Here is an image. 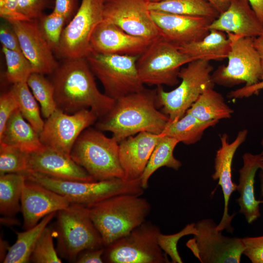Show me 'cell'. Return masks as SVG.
I'll return each instance as SVG.
<instances>
[{
    "mask_svg": "<svg viewBox=\"0 0 263 263\" xmlns=\"http://www.w3.org/2000/svg\"><path fill=\"white\" fill-rule=\"evenodd\" d=\"M250 5L263 24V0H248Z\"/></svg>",
    "mask_w": 263,
    "mask_h": 263,
    "instance_id": "obj_48",
    "label": "cell"
},
{
    "mask_svg": "<svg viewBox=\"0 0 263 263\" xmlns=\"http://www.w3.org/2000/svg\"><path fill=\"white\" fill-rule=\"evenodd\" d=\"M53 238L52 229L47 226L37 241L30 261L35 263H62L55 248Z\"/></svg>",
    "mask_w": 263,
    "mask_h": 263,
    "instance_id": "obj_38",
    "label": "cell"
},
{
    "mask_svg": "<svg viewBox=\"0 0 263 263\" xmlns=\"http://www.w3.org/2000/svg\"><path fill=\"white\" fill-rule=\"evenodd\" d=\"M104 0H82L75 15L64 27L57 53L65 59L85 58L96 27L103 20Z\"/></svg>",
    "mask_w": 263,
    "mask_h": 263,
    "instance_id": "obj_13",
    "label": "cell"
},
{
    "mask_svg": "<svg viewBox=\"0 0 263 263\" xmlns=\"http://www.w3.org/2000/svg\"><path fill=\"white\" fill-rule=\"evenodd\" d=\"M230 41L225 33L210 30L203 38L179 46L184 54L195 60L220 61L227 57Z\"/></svg>",
    "mask_w": 263,
    "mask_h": 263,
    "instance_id": "obj_26",
    "label": "cell"
},
{
    "mask_svg": "<svg viewBox=\"0 0 263 263\" xmlns=\"http://www.w3.org/2000/svg\"><path fill=\"white\" fill-rule=\"evenodd\" d=\"M138 57L90 52L85 58L93 74L103 85L105 94L116 100L145 88L137 69Z\"/></svg>",
    "mask_w": 263,
    "mask_h": 263,
    "instance_id": "obj_9",
    "label": "cell"
},
{
    "mask_svg": "<svg viewBox=\"0 0 263 263\" xmlns=\"http://www.w3.org/2000/svg\"><path fill=\"white\" fill-rule=\"evenodd\" d=\"M70 204L63 196L40 184L26 179L20 199L23 229L31 228L46 215L65 209Z\"/></svg>",
    "mask_w": 263,
    "mask_h": 263,
    "instance_id": "obj_18",
    "label": "cell"
},
{
    "mask_svg": "<svg viewBox=\"0 0 263 263\" xmlns=\"http://www.w3.org/2000/svg\"><path fill=\"white\" fill-rule=\"evenodd\" d=\"M150 11H159L177 15L204 17L215 19L220 15L207 0H162L149 1Z\"/></svg>",
    "mask_w": 263,
    "mask_h": 263,
    "instance_id": "obj_29",
    "label": "cell"
},
{
    "mask_svg": "<svg viewBox=\"0 0 263 263\" xmlns=\"http://www.w3.org/2000/svg\"><path fill=\"white\" fill-rule=\"evenodd\" d=\"M247 134L246 129L239 131L235 139L231 142H228V135L226 133L220 135L221 147L216 151L214 158V171L211 177L215 181L218 180V185L221 187L224 198L223 214L217 226L220 231L225 230L232 233L234 230L231 223L235 214L229 215L228 213L230 196L236 190L237 186L232 181V164L236 150L246 140Z\"/></svg>",
    "mask_w": 263,
    "mask_h": 263,
    "instance_id": "obj_16",
    "label": "cell"
},
{
    "mask_svg": "<svg viewBox=\"0 0 263 263\" xmlns=\"http://www.w3.org/2000/svg\"><path fill=\"white\" fill-rule=\"evenodd\" d=\"M10 246L7 244V242L0 238V262L2 263Z\"/></svg>",
    "mask_w": 263,
    "mask_h": 263,
    "instance_id": "obj_52",
    "label": "cell"
},
{
    "mask_svg": "<svg viewBox=\"0 0 263 263\" xmlns=\"http://www.w3.org/2000/svg\"><path fill=\"white\" fill-rule=\"evenodd\" d=\"M203 121H219L231 117L234 111L223 96L214 88L206 90L186 112Z\"/></svg>",
    "mask_w": 263,
    "mask_h": 263,
    "instance_id": "obj_27",
    "label": "cell"
},
{
    "mask_svg": "<svg viewBox=\"0 0 263 263\" xmlns=\"http://www.w3.org/2000/svg\"><path fill=\"white\" fill-rule=\"evenodd\" d=\"M48 0H19V12L30 20H38Z\"/></svg>",
    "mask_w": 263,
    "mask_h": 263,
    "instance_id": "obj_42",
    "label": "cell"
},
{
    "mask_svg": "<svg viewBox=\"0 0 263 263\" xmlns=\"http://www.w3.org/2000/svg\"><path fill=\"white\" fill-rule=\"evenodd\" d=\"M87 207L104 247L143 223L151 210L147 199L132 194L113 196Z\"/></svg>",
    "mask_w": 263,
    "mask_h": 263,
    "instance_id": "obj_3",
    "label": "cell"
},
{
    "mask_svg": "<svg viewBox=\"0 0 263 263\" xmlns=\"http://www.w3.org/2000/svg\"><path fill=\"white\" fill-rule=\"evenodd\" d=\"M0 16L9 23L19 20H30L19 10V0H0Z\"/></svg>",
    "mask_w": 263,
    "mask_h": 263,
    "instance_id": "obj_43",
    "label": "cell"
},
{
    "mask_svg": "<svg viewBox=\"0 0 263 263\" xmlns=\"http://www.w3.org/2000/svg\"><path fill=\"white\" fill-rule=\"evenodd\" d=\"M0 144L17 148L28 153L44 147L39 134L25 119L19 109L9 118L0 133Z\"/></svg>",
    "mask_w": 263,
    "mask_h": 263,
    "instance_id": "obj_25",
    "label": "cell"
},
{
    "mask_svg": "<svg viewBox=\"0 0 263 263\" xmlns=\"http://www.w3.org/2000/svg\"><path fill=\"white\" fill-rule=\"evenodd\" d=\"M155 89L144 88L115 100L111 110L95 122V128L110 132L118 143L141 132L161 134L169 119L158 110Z\"/></svg>",
    "mask_w": 263,
    "mask_h": 263,
    "instance_id": "obj_2",
    "label": "cell"
},
{
    "mask_svg": "<svg viewBox=\"0 0 263 263\" xmlns=\"http://www.w3.org/2000/svg\"><path fill=\"white\" fill-rule=\"evenodd\" d=\"M0 223L5 225H18L19 222L15 216H3L0 218Z\"/></svg>",
    "mask_w": 263,
    "mask_h": 263,
    "instance_id": "obj_51",
    "label": "cell"
},
{
    "mask_svg": "<svg viewBox=\"0 0 263 263\" xmlns=\"http://www.w3.org/2000/svg\"><path fill=\"white\" fill-rule=\"evenodd\" d=\"M209 30L247 37L263 36V24L248 0H230L227 9L211 22Z\"/></svg>",
    "mask_w": 263,
    "mask_h": 263,
    "instance_id": "obj_23",
    "label": "cell"
},
{
    "mask_svg": "<svg viewBox=\"0 0 263 263\" xmlns=\"http://www.w3.org/2000/svg\"><path fill=\"white\" fill-rule=\"evenodd\" d=\"M259 178L260 181V192H261V196L262 198V199L261 200V204L263 205V168L260 169V171L259 173Z\"/></svg>",
    "mask_w": 263,
    "mask_h": 263,
    "instance_id": "obj_53",
    "label": "cell"
},
{
    "mask_svg": "<svg viewBox=\"0 0 263 263\" xmlns=\"http://www.w3.org/2000/svg\"><path fill=\"white\" fill-rule=\"evenodd\" d=\"M149 0H109L105 2L103 20L126 33L150 40L161 36L148 9Z\"/></svg>",
    "mask_w": 263,
    "mask_h": 263,
    "instance_id": "obj_15",
    "label": "cell"
},
{
    "mask_svg": "<svg viewBox=\"0 0 263 263\" xmlns=\"http://www.w3.org/2000/svg\"><path fill=\"white\" fill-rule=\"evenodd\" d=\"M52 74L57 109L69 114L88 109L99 119L113 108L115 100L98 90L85 58L65 59Z\"/></svg>",
    "mask_w": 263,
    "mask_h": 263,
    "instance_id": "obj_1",
    "label": "cell"
},
{
    "mask_svg": "<svg viewBox=\"0 0 263 263\" xmlns=\"http://www.w3.org/2000/svg\"><path fill=\"white\" fill-rule=\"evenodd\" d=\"M10 23L18 36L21 52L32 65L33 73L52 74L59 64L40 32L38 20H19Z\"/></svg>",
    "mask_w": 263,
    "mask_h": 263,
    "instance_id": "obj_17",
    "label": "cell"
},
{
    "mask_svg": "<svg viewBox=\"0 0 263 263\" xmlns=\"http://www.w3.org/2000/svg\"><path fill=\"white\" fill-rule=\"evenodd\" d=\"M26 171L64 180L96 181L71 156L44 146L37 151L28 153Z\"/></svg>",
    "mask_w": 263,
    "mask_h": 263,
    "instance_id": "obj_21",
    "label": "cell"
},
{
    "mask_svg": "<svg viewBox=\"0 0 263 263\" xmlns=\"http://www.w3.org/2000/svg\"><path fill=\"white\" fill-rule=\"evenodd\" d=\"M150 1H152V2H157V1H161L162 0H149Z\"/></svg>",
    "mask_w": 263,
    "mask_h": 263,
    "instance_id": "obj_55",
    "label": "cell"
},
{
    "mask_svg": "<svg viewBox=\"0 0 263 263\" xmlns=\"http://www.w3.org/2000/svg\"><path fill=\"white\" fill-rule=\"evenodd\" d=\"M242 158L243 165L239 170V184L236 188L240 196L236 201L240 207L239 212L244 215L248 224H251L261 216V201L255 198L254 184L257 170L263 168V161L261 154L246 152Z\"/></svg>",
    "mask_w": 263,
    "mask_h": 263,
    "instance_id": "obj_24",
    "label": "cell"
},
{
    "mask_svg": "<svg viewBox=\"0 0 263 263\" xmlns=\"http://www.w3.org/2000/svg\"><path fill=\"white\" fill-rule=\"evenodd\" d=\"M74 5L75 0H56L53 11L68 19L74 10Z\"/></svg>",
    "mask_w": 263,
    "mask_h": 263,
    "instance_id": "obj_47",
    "label": "cell"
},
{
    "mask_svg": "<svg viewBox=\"0 0 263 263\" xmlns=\"http://www.w3.org/2000/svg\"><path fill=\"white\" fill-rule=\"evenodd\" d=\"M44 122L39 134L45 147L70 156L76 140L87 128L98 120L96 114L86 109L69 114L56 109Z\"/></svg>",
    "mask_w": 263,
    "mask_h": 263,
    "instance_id": "obj_14",
    "label": "cell"
},
{
    "mask_svg": "<svg viewBox=\"0 0 263 263\" xmlns=\"http://www.w3.org/2000/svg\"><path fill=\"white\" fill-rule=\"evenodd\" d=\"M26 180L40 184L65 197L71 203L89 207L122 194L141 196L144 192L141 179L127 181L115 178L93 182L72 181L26 171Z\"/></svg>",
    "mask_w": 263,
    "mask_h": 263,
    "instance_id": "obj_4",
    "label": "cell"
},
{
    "mask_svg": "<svg viewBox=\"0 0 263 263\" xmlns=\"http://www.w3.org/2000/svg\"><path fill=\"white\" fill-rule=\"evenodd\" d=\"M67 19L63 16L53 11L49 15H43L38 21L43 37L53 51L57 52Z\"/></svg>",
    "mask_w": 263,
    "mask_h": 263,
    "instance_id": "obj_36",
    "label": "cell"
},
{
    "mask_svg": "<svg viewBox=\"0 0 263 263\" xmlns=\"http://www.w3.org/2000/svg\"><path fill=\"white\" fill-rule=\"evenodd\" d=\"M211 219L195 223L197 233L187 246L202 263H239L244 245L242 239L227 237L219 231Z\"/></svg>",
    "mask_w": 263,
    "mask_h": 263,
    "instance_id": "obj_12",
    "label": "cell"
},
{
    "mask_svg": "<svg viewBox=\"0 0 263 263\" xmlns=\"http://www.w3.org/2000/svg\"><path fill=\"white\" fill-rule=\"evenodd\" d=\"M230 41L226 65L219 66L212 73L215 84L233 87L241 83L249 86L259 82L263 75L260 55L252 37L226 33Z\"/></svg>",
    "mask_w": 263,
    "mask_h": 263,
    "instance_id": "obj_11",
    "label": "cell"
},
{
    "mask_svg": "<svg viewBox=\"0 0 263 263\" xmlns=\"http://www.w3.org/2000/svg\"><path fill=\"white\" fill-rule=\"evenodd\" d=\"M218 122L203 121L186 112L180 119L169 121L161 134L175 138L179 143L191 145L201 139L206 129L214 126Z\"/></svg>",
    "mask_w": 263,
    "mask_h": 263,
    "instance_id": "obj_30",
    "label": "cell"
},
{
    "mask_svg": "<svg viewBox=\"0 0 263 263\" xmlns=\"http://www.w3.org/2000/svg\"><path fill=\"white\" fill-rule=\"evenodd\" d=\"M18 103V109L23 117L38 133L42 131L45 121L41 118L37 100L27 82L13 84L11 89Z\"/></svg>",
    "mask_w": 263,
    "mask_h": 263,
    "instance_id": "obj_33",
    "label": "cell"
},
{
    "mask_svg": "<svg viewBox=\"0 0 263 263\" xmlns=\"http://www.w3.org/2000/svg\"><path fill=\"white\" fill-rule=\"evenodd\" d=\"M242 239L244 245L243 254L252 263H263V235Z\"/></svg>",
    "mask_w": 263,
    "mask_h": 263,
    "instance_id": "obj_40",
    "label": "cell"
},
{
    "mask_svg": "<svg viewBox=\"0 0 263 263\" xmlns=\"http://www.w3.org/2000/svg\"><path fill=\"white\" fill-rule=\"evenodd\" d=\"M28 155L19 149L0 144V175L26 171Z\"/></svg>",
    "mask_w": 263,
    "mask_h": 263,
    "instance_id": "obj_37",
    "label": "cell"
},
{
    "mask_svg": "<svg viewBox=\"0 0 263 263\" xmlns=\"http://www.w3.org/2000/svg\"><path fill=\"white\" fill-rule=\"evenodd\" d=\"M194 60L181 52L178 46L160 36L138 56L136 66L144 84L174 86L179 83L181 67Z\"/></svg>",
    "mask_w": 263,
    "mask_h": 263,
    "instance_id": "obj_7",
    "label": "cell"
},
{
    "mask_svg": "<svg viewBox=\"0 0 263 263\" xmlns=\"http://www.w3.org/2000/svg\"><path fill=\"white\" fill-rule=\"evenodd\" d=\"M0 41L2 47L8 49L21 52L18 36L10 26L2 24L0 28Z\"/></svg>",
    "mask_w": 263,
    "mask_h": 263,
    "instance_id": "obj_44",
    "label": "cell"
},
{
    "mask_svg": "<svg viewBox=\"0 0 263 263\" xmlns=\"http://www.w3.org/2000/svg\"><path fill=\"white\" fill-rule=\"evenodd\" d=\"M179 143L175 138L161 135L141 177V186L144 189L148 187L150 177L158 169L166 167L177 170L181 167V162L173 154L174 150Z\"/></svg>",
    "mask_w": 263,
    "mask_h": 263,
    "instance_id": "obj_31",
    "label": "cell"
},
{
    "mask_svg": "<svg viewBox=\"0 0 263 263\" xmlns=\"http://www.w3.org/2000/svg\"><path fill=\"white\" fill-rule=\"evenodd\" d=\"M159 227L145 221L127 235L105 247L104 262L167 263L170 262L158 244Z\"/></svg>",
    "mask_w": 263,
    "mask_h": 263,
    "instance_id": "obj_10",
    "label": "cell"
},
{
    "mask_svg": "<svg viewBox=\"0 0 263 263\" xmlns=\"http://www.w3.org/2000/svg\"><path fill=\"white\" fill-rule=\"evenodd\" d=\"M210 2L221 14L228 7L230 0H207Z\"/></svg>",
    "mask_w": 263,
    "mask_h": 263,
    "instance_id": "obj_49",
    "label": "cell"
},
{
    "mask_svg": "<svg viewBox=\"0 0 263 263\" xmlns=\"http://www.w3.org/2000/svg\"><path fill=\"white\" fill-rule=\"evenodd\" d=\"M27 83L40 104L42 115L48 118L57 109L53 83L46 78L44 75L36 73L31 74Z\"/></svg>",
    "mask_w": 263,
    "mask_h": 263,
    "instance_id": "obj_34",
    "label": "cell"
},
{
    "mask_svg": "<svg viewBox=\"0 0 263 263\" xmlns=\"http://www.w3.org/2000/svg\"><path fill=\"white\" fill-rule=\"evenodd\" d=\"M18 109L17 100L10 90L0 96V133L3 131L11 116Z\"/></svg>",
    "mask_w": 263,
    "mask_h": 263,
    "instance_id": "obj_41",
    "label": "cell"
},
{
    "mask_svg": "<svg viewBox=\"0 0 263 263\" xmlns=\"http://www.w3.org/2000/svg\"><path fill=\"white\" fill-rule=\"evenodd\" d=\"M150 12L161 36L178 46L203 38L209 32V26L214 20L204 17Z\"/></svg>",
    "mask_w": 263,
    "mask_h": 263,
    "instance_id": "obj_19",
    "label": "cell"
},
{
    "mask_svg": "<svg viewBox=\"0 0 263 263\" xmlns=\"http://www.w3.org/2000/svg\"><path fill=\"white\" fill-rule=\"evenodd\" d=\"M263 89V75L257 83L249 86H244L229 92L227 96L230 98L237 99L248 97L257 94Z\"/></svg>",
    "mask_w": 263,
    "mask_h": 263,
    "instance_id": "obj_46",
    "label": "cell"
},
{
    "mask_svg": "<svg viewBox=\"0 0 263 263\" xmlns=\"http://www.w3.org/2000/svg\"><path fill=\"white\" fill-rule=\"evenodd\" d=\"M196 233L195 223H192L187 225L182 230L175 234L165 235L160 233L158 239V244L162 250L170 256L172 263H182L183 262L177 251V243L182 237L189 234L194 235Z\"/></svg>",
    "mask_w": 263,
    "mask_h": 263,
    "instance_id": "obj_39",
    "label": "cell"
},
{
    "mask_svg": "<svg viewBox=\"0 0 263 263\" xmlns=\"http://www.w3.org/2000/svg\"><path fill=\"white\" fill-rule=\"evenodd\" d=\"M261 145L263 147V138L262 139V140H261ZM261 156H262V159H263V151L261 153H260Z\"/></svg>",
    "mask_w": 263,
    "mask_h": 263,
    "instance_id": "obj_54",
    "label": "cell"
},
{
    "mask_svg": "<svg viewBox=\"0 0 263 263\" xmlns=\"http://www.w3.org/2000/svg\"><path fill=\"white\" fill-rule=\"evenodd\" d=\"M105 1H107V0H104Z\"/></svg>",
    "mask_w": 263,
    "mask_h": 263,
    "instance_id": "obj_56",
    "label": "cell"
},
{
    "mask_svg": "<svg viewBox=\"0 0 263 263\" xmlns=\"http://www.w3.org/2000/svg\"><path fill=\"white\" fill-rule=\"evenodd\" d=\"M56 212L44 217L35 226L23 232H17V240L10 246L3 263H26L30 261L31 254L44 228L53 218Z\"/></svg>",
    "mask_w": 263,
    "mask_h": 263,
    "instance_id": "obj_28",
    "label": "cell"
},
{
    "mask_svg": "<svg viewBox=\"0 0 263 263\" xmlns=\"http://www.w3.org/2000/svg\"><path fill=\"white\" fill-rule=\"evenodd\" d=\"M26 178L21 173L0 175V213L15 216L21 209L20 199Z\"/></svg>",
    "mask_w": 263,
    "mask_h": 263,
    "instance_id": "obj_32",
    "label": "cell"
},
{
    "mask_svg": "<svg viewBox=\"0 0 263 263\" xmlns=\"http://www.w3.org/2000/svg\"><path fill=\"white\" fill-rule=\"evenodd\" d=\"M57 230L58 254L69 261L86 249L104 247L86 207L71 203L57 211Z\"/></svg>",
    "mask_w": 263,
    "mask_h": 263,
    "instance_id": "obj_8",
    "label": "cell"
},
{
    "mask_svg": "<svg viewBox=\"0 0 263 263\" xmlns=\"http://www.w3.org/2000/svg\"><path fill=\"white\" fill-rule=\"evenodd\" d=\"M105 247L86 249L78 255L75 262L78 263H104L103 255Z\"/></svg>",
    "mask_w": 263,
    "mask_h": 263,
    "instance_id": "obj_45",
    "label": "cell"
},
{
    "mask_svg": "<svg viewBox=\"0 0 263 263\" xmlns=\"http://www.w3.org/2000/svg\"><path fill=\"white\" fill-rule=\"evenodd\" d=\"M6 71L7 80L13 84L27 82L30 75L33 73L29 61L21 52L13 51L2 47Z\"/></svg>",
    "mask_w": 263,
    "mask_h": 263,
    "instance_id": "obj_35",
    "label": "cell"
},
{
    "mask_svg": "<svg viewBox=\"0 0 263 263\" xmlns=\"http://www.w3.org/2000/svg\"><path fill=\"white\" fill-rule=\"evenodd\" d=\"M254 45L260 55L263 71V36L254 38Z\"/></svg>",
    "mask_w": 263,
    "mask_h": 263,
    "instance_id": "obj_50",
    "label": "cell"
},
{
    "mask_svg": "<svg viewBox=\"0 0 263 263\" xmlns=\"http://www.w3.org/2000/svg\"><path fill=\"white\" fill-rule=\"evenodd\" d=\"M213 70L209 61L194 60L181 69L178 77L181 81L176 88L166 92L162 86L157 87V107L161 108L169 121L181 118L206 90L214 88Z\"/></svg>",
    "mask_w": 263,
    "mask_h": 263,
    "instance_id": "obj_6",
    "label": "cell"
},
{
    "mask_svg": "<svg viewBox=\"0 0 263 263\" xmlns=\"http://www.w3.org/2000/svg\"><path fill=\"white\" fill-rule=\"evenodd\" d=\"M72 159L95 180L124 178L119 143L89 127L80 134L71 152Z\"/></svg>",
    "mask_w": 263,
    "mask_h": 263,
    "instance_id": "obj_5",
    "label": "cell"
},
{
    "mask_svg": "<svg viewBox=\"0 0 263 263\" xmlns=\"http://www.w3.org/2000/svg\"><path fill=\"white\" fill-rule=\"evenodd\" d=\"M160 134L141 132L119 143V159L124 172L123 179H140Z\"/></svg>",
    "mask_w": 263,
    "mask_h": 263,
    "instance_id": "obj_22",
    "label": "cell"
},
{
    "mask_svg": "<svg viewBox=\"0 0 263 263\" xmlns=\"http://www.w3.org/2000/svg\"><path fill=\"white\" fill-rule=\"evenodd\" d=\"M152 41L130 35L115 24L103 20L92 34L90 52L139 56Z\"/></svg>",
    "mask_w": 263,
    "mask_h": 263,
    "instance_id": "obj_20",
    "label": "cell"
}]
</instances>
